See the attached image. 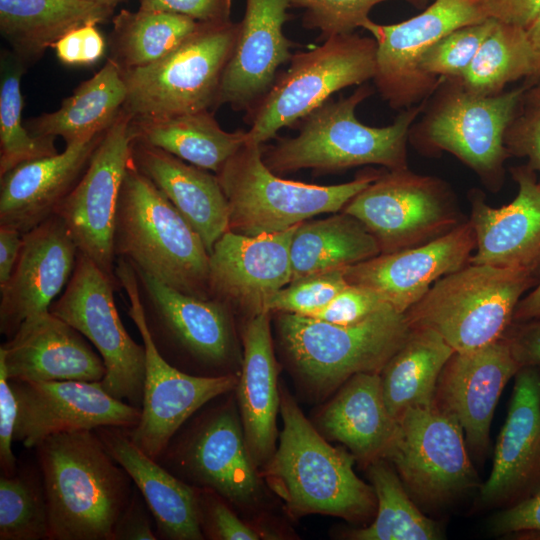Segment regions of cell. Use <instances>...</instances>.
Listing matches in <instances>:
<instances>
[{
  "mask_svg": "<svg viewBox=\"0 0 540 540\" xmlns=\"http://www.w3.org/2000/svg\"><path fill=\"white\" fill-rule=\"evenodd\" d=\"M112 23L108 58L121 70L141 68L162 60L200 24L183 15L140 8L121 10Z\"/></svg>",
  "mask_w": 540,
  "mask_h": 540,
  "instance_id": "38",
  "label": "cell"
},
{
  "mask_svg": "<svg viewBox=\"0 0 540 540\" xmlns=\"http://www.w3.org/2000/svg\"><path fill=\"white\" fill-rule=\"evenodd\" d=\"M533 74V54L526 29L497 20L466 72L455 80L482 96L504 92L508 83Z\"/></svg>",
  "mask_w": 540,
  "mask_h": 540,
  "instance_id": "40",
  "label": "cell"
},
{
  "mask_svg": "<svg viewBox=\"0 0 540 540\" xmlns=\"http://www.w3.org/2000/svg\"><path fill=\"white\" fill-rule=\"evenodd\" d=\"M131 142V116L122 109L104 132L83 175L55 211L78 251L118 283L113 234Z\"/></svg>",
  "mask_w": 540,
  "mask_h": 540,
  "instance_id": "18",
  "label": "cell"
},
{
  "mask_svg": "<svg viewBox=\"0 0 540 540\" xmlns=\"http://www.w3.org/2000/svg\"><path fill=\"white\" fill-rule=\"evenodd\" d=\"M495 535L540 534V490L530 498L496 513L490 522Z\"/></svg>",
  "mask_w": 540,
  "mask_h": 540,
  "instance_id": "52",
  "label": "cell"
},
{
  "mask_svg": "<svg viewBox=\"0 0 540 540\" xmlns=\"http://www.w3.org/2000/svg\"><path fill=\"white\" fill-rule=\"evenodd\" d=\"M519 370L503 337L473 350L455 351L442 369L433 406L458 421L475 453L488 448L499 398Z\"/></svg>",
  "mask_w": 540,
  "mask_h": 540,
  "instance_id": "22",
  "label": "cell"
},
{
  "mask_svg": "<svg viewBox=\"0 0 540 540\" xmlns=\"http://www.w3.org/2000/svg\"><path fill=\"white\" fill-rule=\"evenodd\" d=\"M388 305L371 290L348 284L325 307L309 317L333 324L350 325L366 319Z\"/></svg>",
  "mask_w": 540,
  "mask_h": 540,
  "instance_id": "47",
  "label": "cell"
},
{
  "mask_svg": "<svg viewBox=\"0 0 540 540\" xmlns=\"http://www.w3.org/2000/svg\"><path fill=\"white\" fill-rule=\"evenodd\" d=\"M242 340L244 353L235 389L245 441L258 467L264 466L276 450V416L280 410L268 312L250 316Z\"/></svg>",
  "mask_w": 540,
  "mask_h": 540,
  "instance_id": "31",
  "label": "cell"
},
{
  "mask_svg": "<svg viewBox=\"0 0 540 540\" xmlns=\"http://www.w3.org/2000/svg\"><path fill=\"white\" fill-rule=\"evenodd\" d=\"M131 158L196 230L210 254L229 229V205L217 175L133 138Z\"/></svg>",
  "mask_w": 540,
  "mask_h": 540,
  "instance_id": "30",
  "label": "cell"
},
{
  "mask_svg": "<svg viewBox=\"0 0 540 540\" xmlns=\"http://www.w3.org/2000/svg\"><path fill=\"white\" fill-rule=\"evenodd\" d=\"M233 0H139L143 10L163 11L189 17L197 22L229 21Z\"/></svg>",
  "mask_w": 540,
  "mask_h": 540,
  "instance_id": "50",
  "label": "cell"
},
{
  "mask_svg": "<svg viewBox=\"0 0 540 540\" xmlns=\"http://www.w3.org/2000/svg\"><path fill=\"white\" fill-rule=\"evenodd\" d=\"M49 540H112L132 479L94 430L55 434L36 447Z\"/></svg>",
  "mask_w": 540,
  "mask_h": 540,
  "instance_id": "1",
  "label": "cell"
},
{
  "mask_svg": "<svg viewBox=\"0 0 540 540\" xmlns=\"http://www.w3.org/2000/svg\"><path fill=\"white\" fill-rule=\"evenodd\" d=\"M538 281L520 270L468 263L437 280L405 316L411 328L434 330L454 351L473 350L503 337Z\"/></svg>",
  "mask_w": 540,
  "mask_h": 540,
  "instance_id": "8",
  "label": "cell"
},
{
  "mask_svg": "<svg viewBox=\"0 0 540 540\" xmlns=\"http://www.w3.org/2000/svg\"><path fill=\"white\" fill-rule=\"evenodd\" d=\"M346 286L343 269L309 275L291 281L276 292L268 301L266 311L310 316Z\"/></svg>",
  "mask_w": 540,
  "mask_h": 540,
  "instance_id": "45",
  "label": "cell"
},
{
  "mask_svg": "<svg viewBox=\"0 0 540 540\" xmlns=\"http://www.w3.org/2000/svg\"><path fill=\"white\" fill-rule=\"evenodd\" d=\"M527 85L494 96L465 90L444 79L428 98L422 118L412 125L411 143L425 153L448 152L474 171L491 191L504 182L511 157L505 144L507 128L523 105Z\"/></svg>",
  "mask_w": 540,
  "mask_h": 540,
  "instance_id": "6",
  "label": "cell"
},
{
  "mask_svg": "<svg viewBox=\"0 0 540 540\" xmlns=\"http://www.w3.org/2000/svg\"><path fill=\"white\" fill-rule=\"evenodd\" d=\"M17 400L13 441L35 448L49 436L100 427L134 428L139 408L110 395L101 382L10 381Z\"/></svg>",
  "mask_w": 540,
  "mask_h": 540,
  "instance_id": "19",
  "label": "cell"
},
{
  "mask_svg": "<svg viewBox=\"0 0 540 540\" xmlns=\"http://www.w3.org/2000/svg\"><path fill=\"white\" fill-rule=\"evenodd\" d=\"M496 23L495 18L489 17L451 31L425 53L420 62L421 69L444 79L460 78Z\"/></svg>",
  "mask_w": 540,
  "mask_h": 540,
  "instance_id": "43",
  "label": "cell"
},
{
  "mask_svg": "<svg viewBox=\"0 0 540 540\" xmlns=\"http://www.w3.org/2000/svg\"><path fill=\"white\" fill-rule=\"evenodd\" d=\"M157 461L184 482L210 489L233 504H251L259 496L256 466L230 401L177 431Z\"/></svg>",
  "mask_w": 540,
  "mask_h": 540,
  "instance_id": "17",
  "label": "cell"
},
{
  "mask_svg": "<svg viewBox=\"0 0 540 540\" xmlns=\"http://www.w3.org/2000/svg\"><path fill=\"white\" fill-rule=\"evenodd\" d=\"M78 248L56 214L23 234L12 275L0 287V332L10 338L28 318L49 311L66 286Z\"/></svg>",
  "mask_w": 540,
  "mask_h": 540,
  "instance_id": "24",
  "label": "cell"
},
{
  "mask_svg": "<svg viewBox=\"0 0 540 540\" xmlns=\"http://www.w3.org/2000/svg\"><path fill=\"white\" fill-rule=\"evenodd\" d=\"M153 516L140 491L136 488L126 507L117 519L112 540H156L157 532L152 527Z\"/></svg>",
  "mask_w": 540,
  "mask_h": 540,
  "instance_id": "53",
  "label": "cell"
},
{
  "mask_svg": "<svg viewBox=\"0 0 540 540\" xmlns=\"http://www.w3.org/2000/svg\"><path fill=\"white\" fill-rule=\"evenodd\" d=\"M505 147L510 156L527 158L540 174V105L523 101L522 109L506 130ZM540 185V179L538 180Z\"/></svg>",
  "mask_w": 540,
  "mask_h": 540,
  "instance_id": "48",
  "label": "cell"
},
{
  "mask_svg": "<svg viewBox=\"0 0 540 540\" xmlns=\"http://www.w3.org/2000/svg\"><path fill=\"white\" fill-rule=\"evenodd\" d=\"M98 4L106 5L115 8V6L123 0H87Z\"/></svg>",
  "mask_w": 540,
  "mask_h": 540,
  "instance_id": "60",
  "label": "cell"
},
{
  "mask_svg": "<svg viewBox=\"0 0 540 540\" xmlns=\"http://www.w3.org/2000/svg\"><path fill=\"white\" fill-rule=\"evenodd\" d=\"M126 96L122 71L108 58L57 110L31 118L25 126L34 136H60L69 145L105 132L122 111Z\"/></svg>",
  "mask_w": 540,
  "mask_h": 540,
  "instance_id": "34",
  "label": "cell"
},
{
  "mask_svg": "<svg viewBox=\"0 0 540 540\" xmlns=\"http://www.w3.org/2000/svg\"><path fill=\"white\" fill-rule=\"evenodd\" d=\"M17 411L14 391L4 363L0 361V467L2 474L7 476L13 475L17 470V461L12 450Z\"/></svg>",
  "mask_w": 540,
  "mask_h": 540,
  "instance_id": "51",
  "label": "cell"
},
{
  "mask_svg": "<svg viewBox=\"0 0 540 540\" xmlns=\"http://www.w3.org/2000/svg\"><path fill=\"white\" fill-rule=\"evenodd\" d=\"M514 378L491 473L480 487L486 507L507 508L540 490V368H521Z\"/></svg>",
  "mask_w": 540,
  "mask_h": 540,
  "instance_id": "23",
  "label": "cell"
},
{
  "mask_svg": "<svg viewBox=\"0 0 540 540\" xmlns=\"http://www.w3.org/2000/svg\"><path fill=\"white\" fill-rule=\"evenodd\" d=\"M385 459L418 501L441 505L478 485L458 421L435 406L411 408L397 420Z\"/></svg>",
  "mask_w": 540,
  "mask_h": 540,
  "instance_id": "16",
  "label": "cell"
},
{
  "mask_svg": "<svg viewBox=\"0 0 540 540\" xmlns=\"http://www.w3.org/2000/svg\"><path fill=\"white\" fill-rule=\"evenodd\" d=\"M410 331L405 313L390 305L350 325L290 313L278 317V333L289 364L316 396L328 395L355 374L380 373Z\"/></svg>",
  "mask_w": 540,
  "mask_h": 540,
  "instance_id": "5",
  "label": "cell"
},
{
  "mask_svg": "<svg viewBox=\"0 0 540 540\" xmlns=\"http://www.w3.org/2000/svg\"><path fill=\"white\" fill-rule=\"evenodd\" d=\"M318 423L327 437L367 464L385 459L398 426L386 406L380 373L375 372L350 377L320 412Z\"/></svg>",
  "mask_w": 540,
  "mask_h": 540,
  "instance_id": "32",
  "label": "cell"
},
{
  "mask_svg": "<svg viewBox=\"0 0 540 540\" xmlns=\"http://www.w3.org/2000/svg\"><path fill=\"white\" fill-rule=\"evenodd\" d=\"M49 539L41 471L31 467L0 478V540Z\"/></svg>",
  "mask_w": 540,
  "mask_h": 540,
  "instance_id": "42",
  "label": "cell"
},
{
  "mask_svg": "<svg viewBox=\"0 0 540 540\" xmlns=\"http://www.w3.org/2000/svg\"><path fill=\"white\" fill-rule=\"evenodd\" d=\"M10 381L101 382L106 367L85 337L49 311L26 319L0 347Z\"/></svg>",
  "mask_w": 540,
  "mask_h": 540,
  "instance_id": "27",
  "label": "cell"
},
{
  "mask_svg": "<svg viewBox=\"0 0 540 540\" xmlns=\"http://www.w3.org/2000/svg\"><path fill=\"white\" fill-rule=\"evenodd\" d=\"M527 37L533 54V74L531 80L540 81V13L526 28Z\"/></svg>",
  "mask_w": 540,
  "mask_h": 540,
  "instance_id": "58",
  "label": "cell"
},
{
  "mask_svg": "<svg viewBox=\"0 0 540 540\" xmlns=\"http://www.w3.org/2000/svg\"><path fill=\"white\" fill-rule=\"evenodd\" d=\"M113 247L116 259L182 293L212 299L202 238L132 158L120 189Z\"/></svg>",
  "mask_w": 540,
  "mask_h": 540,
  "instance_id": "4",
  "label": "cell"
},
{
  "mask_svg": "<svg viewBox=\"0 0 540 540\" xmlns=\"http://www.w3.org/2000/svg\"><path fill=\"white\" fill-rule=\"evenodd\" d=\"M113 11L87 0H0V32L28 67L69 31L103 23Z\"/></svg>",
  "mask_w": 540,
  "mask_h": 540,
  "instance_id": "33",
  "label": "cell"
},
{
  "mask_svg": "<svg viewBox=\"0 0 540 540\" xmlns=\"http://www.w3.org/2000/svg\"><path fill=\"white\" fill-rule=\"evenodd\" d=\"M373 93L365 83L349 96L329 99L294 125L296 136L262 147L263 161L278 175L301 169L336 173L374 164L388 170L408 168L410 129L428 99L401 110L392 124L372 127L360 122L355 110Z\"/></svg>",
  "mask_w": 540,
  "mask_h": 540,
  "instance_id": "2",
  "label": "cell"
},
{
  "mask_svg": "<svg viewBox=\"0 0 540 540\" xmlns=\"http://www.w3.org/2000/svg\"><path fill=\"white\" fill-rule=\"evenodd\" d=\"M114 460L128 473L143 496L158 538L201 540L198 490L172 474L137 447L125 428L94 430Z\"/></svg>",
  "mask_w": 540,
  "mask_h": 540,
  "instance_id": "29",
  "label": "cell"
},
{
  "mask_svg": "<svg viewBox=\"0 0 540 540\" xmlns=\"http://www.w3.org/2000/svg\"><path fill=\"white\" fill-rule=\"evenodd\" d=\"M454 352L434 330L411 328L380 372L384 400L396 420L408 409L433 405L440 373Z\"/></svg>",
  "mask_w": 540,
  "mask_h": 540,
  "instance_id": "36",
  "label": "cell"
},
{
  "mask_svg": "<svg viewBox=\"0 0 540 540\" xmlns=\"http://www.w3.org/2000/svg\"><path fill=\"white\" fill-rule=\"evenodd\" d=\"M381 174L316 185L283 179L262 158V145L247 142L216 173L229 205V229L246 236L282 232L321 213L342 211Z\"/></svg>",
  "mask_w": 540,
  "mask_h": 540,
  "instance_id": "7",
  "label": "cell"
},
{
  "mask_svg": "<svg viewBox=\"0 0 540 540\" xmlns=\"http://www.w3.org/2000/svg\"><path fill=\"white\" fill-rule=\"evenodd\" d=\"M298 225L258 236L226 231L209 254L211 298L250 316L267 312L270 298L292 280L290 248Z\"/></svg>",
  "mask_w": 540,
  "mask_h": 540,
  "instance_id": "20",
  "label": "cell"
},
{
  "mask_svg": "<svg viewBox=\"0 0 540 540\" xmlns=\"http://www.w3.org/2000/svg\"><path fill=\"white\" fill-rule=\"evenodd\" d=\"M475 247V232L468 220L425 244L345 267L344 277L348 284L371 290L405 313L437 280L467 265Z\"/></svg>",
  "mask_w": 540,
  "mask_h": 540,
  "instance_id": "21",
  "label": "cell"
},
{
  "mask_svg": "<svg viewBox=\"0 0 540 540\" xmlns=\"http://www.w3.org/2000/svg\"><path fill=\"white\" fill-rule=\"evenodd\" d=\"M540 318V279L533 289L522 297L513 314V322Z\"/></svg>",
  "mask_w": 540,
  "mask_h": 540,
  "instance_id": "57",
  "label": "cell"
},
{
  "mask_svg": "<svg viewBox=\"0 0 540 540\" xmlns=\"http://www.w3.org/2000/svg\"><path fill=\"white\" fill-rule=\"evenodd\" d=\"M342 211L363 223L381 253L425 244L464 222L447 182L409 168L381 172Z\"/></svg>",
  "mask_w": 540,
  "mask_h": 540,
  "instance_id": "12",
  "label": "cell"
},
{
  "mask_svg": "<svg viewBox=\"0 0 540 540\" xmlns=\"http://www.w3.org/2000/svg\"><path fill=\"white\" fill-rule=\"evenodd\" d=\"M131 133L133 140L215 174L247 141L246 131L221 128L212 110L165 118H131Z\"/></svg>",
  "mask_w": 540,
  "mask_h": 540,
  "instance_id": "35",
  "label": "cell"
},
{
  "mask_svg": "<svg viewBox=\"0 0 540 540\" xmlns=\"http://www.w3.org/2000/svg\"><path fill=\"white\" fill-rule=\"evenodd\" d=\"M381 253L374 236L354 216L342 211L300 223L292 237V280L344 269Z\"/></svg>",
  "mask_w": 540,
  "mask_h": 540,
  "instance_id": "37",
  "label": "cell"
},
{
  "mask_svg": "<svg viewBox=\"0 0 540 540\" xmlns=\"http://www.w3.org/2000/svg\"><path fill=\"white\" fill-rule=\"evenodd\" d=\"M23 245V234L18 230L0 226V287L9 280Z\"/></svg>",
  "mask_w": 540,
  "mask_h": 540,
  "instance_id": "56",
  "label": "cell"
},
{
  "mask_svg": "<svg viewBox=\"0 0 540 540\" xmlns=\"http://www.w3.org/2000/svg\"><path fill=\"white\" fill-rule=\"evenodd\" d=\"M487 18L480 0H434L418 15L399 23L365 22L362 28L377 44L372 80L382 99L395 110L427 100L444 78L421 69L425 53L451 31Z\"/></svg>",
  "mask_w": 540,
  "mask_h": 540,
  "instance_id": "15",
  "label": "cell"
},
{
  "mask_svg": "<svg viewBox=\"0 0 540 540\" xmlns=\"http://www.w3.org/2000/svg\"><path fill=\"white\" fill-rule=\"evenodd\" d=\"M52 48L65 65L90 66L104 56L107 43L97 24L89 23L66 33Z\"/></svg>",
  "mask_w": 540,
  "mask_h": 540,
  "instance_id": "49",
  "label": "cell"
},
{
  "mask_svg": "<svg viewBox=\"0 0 540 540\" xmlns=\"http://www.w3.org/2000/svg\"><path fill=\"white\" fill-rule=\"evenodd\" d=\"M283 428L278 448L264 465L269 486L294 515L325 514L358 522L377 508L372 486L357 477L355 457L331 446L297 403L280 392Z\"/></svg>",
  "mask_w": 540,
  "mask_h": 540,
  "instance_id": "3",
  "label": "cell"
},
{
  "mask_svg": "<svg viewBox=\"0 0 540 540\" xmlns=\"http://www.w3.org/2000/svg\"><path fill=\"white\" fill-rule=\"evenodd\" d=\"M103 134L22 163L1 176L0 226L24 234L54 215L83 175Z\"/></svg>",
  "mask_w": 540,
  "mask_h": 540,
  "instance_id": "28",
  "label": "cell"
},
{
  "mask_svg": "<svg viewBox=\"0 0 540 540\" xmlns=\"http://www.w3.org/2000/svg\"><path fill=\"white\" fill-rule=\"evenodd\" d=\"M198 504L203 536L219 540L259 539V535L243 523L216 492L206 488L198 490Z\"/></svg>",
  "mask_w": 540,
  "mask_h": 540,
  "instance_id": "46",
  "label": "cell"
},
{
  "mask_svg": "<svg viewBox=\"0 0 540 540\" xmlns=\"http://www.w3.org/2000/svg\"><path fill=\"white\" fill-rule=\"evenodd\" d=\"M27 66L11 51L0 58V177L18 165L58 153L54 137L32 135L22 122L21 78Z\"/></svg>",
  "mask_w": 540,
  "mask_h": 540,
  "instance_id": "41",
  "label": "cell"
},
{
  "mask_svg": "<svg viewBox=\"0 0 540 540\" xmlns=\"http://www.w3.org/2000/svg\"><path fill=\"white\" fill-rule=\"evenodd\" d=\"M503 338L520 369L540 367V318L512 322Z\"/></svg>",
  "mask_w": 540,
  "mask_h": 540,
  "instance_id": "54",
  "label": "cell"
},
{
  "mask_svg": "<svg viewBox=\"0 0 540 540\" xmlns=\"http://www.w3.org/2000/svg\"><path fill=\"white\" fill-rule=\"evenodd\" d=\"M518 186L512 202L499 208L479 191L470 195V223L476 237L469 263L520 270L540 279V185L527 164L512 167Z\"/></svg>",
  "mask_w": 540,
  "mask_h": 540,
  "instance_id": "25",
  "label": "cell"
},
{
  "mask_svg": "<svg viewBox=\"0 0 540 540\" xmlns=\"http://www.w3.org/2000/svg\"><path fill=\"white\" fill-rule=\"evenodd\" d=\"M377 44L355 32L335 35L314 48L294 53L287 70L246 112L247 142L263 145L284 127H293L310 112L350 86L375 74Z\"/></svg>",
  "mask_w": 540,
  "mask_h": 540,
  "instance_id": "9",
  "label": "cell"
},
{
  "mask_svg": "<svg viewBox=\"0 0 540 540\" xmlns=\"http://www.w3.org/2000/svg\"><path fill=\"white\" fill-rule=\"evenodd\" d=\"M119 286L78 251L72 276L49 310L96 348L106 367L102 387L113 397L140 409L145 347L136 343L122 324L114 301V290Z\"/></svg>",
  "mask_w": 540,
  "mask_h": 540,
  "instance_id": "14",
  "label": "cell"
},
{
  "mask_svg": "<svg viewBox=\"0 0 540 540\" xmlns=\"http://www.w3.org/2000/svg\"><path fill=\"white\" fill-rule=\"evenodd\" d=\"M489 17L527 28L540 13V0H480Z\"/></svg>",
  "mask_w": 540,
  "mask_h": 540,
  "instance_id": "55",
  "label": "cell"
},
{
  "mask_svg": "<svg viewBox=\"0 0 540 540\" xmlns=\"http://www.w3.org/2000/svg\"><path fill=\"white\" fill-rule=\"evenodd\" d=\"M524 101L540 105V81L536 82L531 88H528Z\"/></svg>",
  "mask_w": 540,
  "mask_h": 540,
  "instance_id": "59",
  "label": "cell"
},
{
  "mask_svg": "<svg viewBox=\"0 0 540 540\" xmlns=\"http://www.w3.org/2000/svg\"><path fill=\"white\" fill-rule=\"evenodd\" d=\"M369 466L377 508L374 521L367 527L350 531L354 540H436L438 526L414 504L402 480L386 459Z\"/></svg>",
  "mask_w": 540,
  "mask_h": 540,
  "instance_id": "39",
  "label": "cell"
},
{
  "mask_svg": "<svg viewBox=\"0 0 540 540\" xmlns=\"http://www.w3.org/2000/svg\"><path fill=\"white\" fill-rule=\"evenodd\" d=\"M245 12L224 70L217 108L248 112L268 92L279 68L292 57L293 43L283 32L289 0H245Z\"/></svg>",
  "mask_w": 540,
  "mask_h": 540,
  "instance_id": "26",
  "label": "cell"
},
{
  "mask_svg": "<svg viewBox=\"0 0 540 540\" xmlns=\"http://www.w3.org/2000/svg\"><path fill=\"white\" fill-rule=\"evenodd\" d=\"M239 22L201 23L172 53L141 68L121 70L123 110L132 119L165 118L217 109L220 84Z\"/></svg>",
  "mask_w": 540,
  "mask_h": 540,
  "instance_id": "10",
  "label": "cell"
},
{
  "mask_svg": "<svg viewBox=\"0 0 540 540\" xmlns=\"http://www.w3.org/2000/svg\"><path fill=\"white\" fill-rule=\"evenodd\" d=\"M133 268L146 327L159 354L191 375L232 373L235 337L231 309L213 298L182 293Z\"/></svg>",
  "mask_w": 540,
  "mask_h": 540,
  "instance_id": "11",
  "label": "cell"
},
{
  "mask_svg": "<svg viewBox=\"0 0 540 540\" xmlns=\"http://www.w3.org/2000/svg\"><path fill=\"white\" fill-rule=\"evenodd\" d=\"M115 276L128 297L127 311L142 337L146 354L140 420L134 428L125 430L137 447L157 460L189 418L211 400L236 388L238 376H196L169 364L149 336L134 268L117 258Z\"/></svg>",
  "mask_w": 540,
  "mask_h": 540,
  "instance_id": "13",
  "label": "cell"
},
{
  "mask_svg": "<svg viewBox=\"0 0 540 540\" xmlns=\"http://www.w3.org/2000/svg\"><path fill=\"white\" fill-rule=\"evenodd\" d=\"M291 7L304 10L303 26L318 30L317 41L355 32L367 22L371 9L387 0H289ZM417 8L428 0H404Z\"/></svg>",
  "mask_w": 540,
  "mask_h": 540,
  "instance_id": "44",
  "label": "cell"
}]
</instances>
